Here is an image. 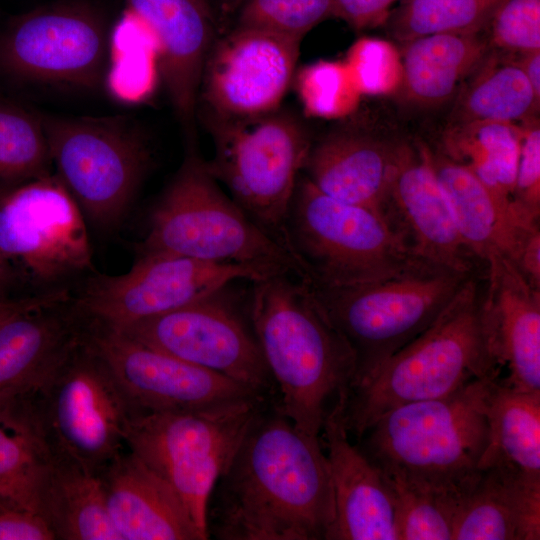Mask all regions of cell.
I'll return each instance as SVG.
<instances>
[{"label":"cell","mask_w":540,"mask_h":540,"mask_svg":"<svg viewBox=\"0 0 540 540\" xmlns=\"http://www.w3.org/2000/svg\"><path fill=\"white\" fill-rule=\"evenodd\" d=\"M333 521L321 438L298 430L277 407L267 408L212 490L208 534L220 540H327Z\"/></svg>","instance_id":"6da1fadb"},{"label":"cell","mask_w":540,"mask_h":540,"mask_svg":"<svg viewBox=\"0 0 540 540\" xmlns=\"http://www.w3.org/2000/svg\"><path fill=\"white\" fill-rule=\"evenodd\" d=\"M253 283L249 318L279 390L276 407L298 430L320 437L327 414L353 381L354 351L307 281L281 273Z\"/></svg>","instance_id":"7a4b0ae2"},{"label":"cell","mask_w":540,"mask_h":540,"mask_svg":"<svg viewBox=\"0 0 540 540\" xmlns=\"http://www.w3.org/2000/svg\"><path fill=\"white\" fill-rule=\"evenodd\" d=\"M472 275L418 336L348 390L344 424L358 440L388 410L436 399L484 377L500 375Z\"/></svg>","instance_id":"3957f363"},{"label":"cell","mask_w":540,"mask_h":540,"mask_svg":"<svg viewBox=\"0 0 540 540\" xmlns=\"http://www.w3.org/2000/svg\"><path fill=\"white\" fill-rule=\"evenodd\" d=\"M498 378L484 377L444 397L392 408L357 446L379 469L464 497L479 473L488 439L487 400Z\"/></svg>","instance_id":"277c9868"},{"label":"cell","mask_w":540,"mask_h":540,"mask_svg":"<svg viewBox=\"0 0 540 540\" xmlns=\"http://www.w3.org/2000/svg\"><path fill=\"white\" fill-rule=\"evenodd\" d=\"M139 255H173L265 267L302 278L294 258L220 188L196 147L154 205Z\"/></svg>","instance_id":"5b68a950"},{"label":"cell","mask_w":540,"mask_h":540,"mask_svg":"<svg viewBox=\"0 0 540 540\" xmlns=\"http://www.w3.org/2000/svg\"><path fill=\"white\" fill-rule=\"evenodd\" d=\"M267 398L194 410L138 412L128 423L126 448L173 489L206 539L212 490L267 409Z\"/></svg>","instance_id":"8992f818"},{"label":"cell","mask_w":540,"mask_h":540,"mask_svg":"<svg viewBox=\"0 0 540 540\" xmlns=\"http://www.w3.org/2000/svg\"><path fill=\"white\" fill-rule=\"evenodd\" d=\"M206 116L213 142V156L206 161L209 172L289 253L287 215L313 144L306 126L281 107L247 117Z\"/></svg>","instance_id":"52a82bcc"},{"label":"cell","mask_w":540,"mask_h":540,"mask_svg":"<svg viewBox=\"0 0 540 540\" xmlns=\"http://www.w3.org/2000/svg\"><path fill=\"white\" fill-rule=\"evenodd\" d=\"M473 274L416 262L394 276L343 287L311 286L356 358L353 386L423 332Z\"/></svg>","instance_id":"ba28073f"},{"label":"cell","mask_w":540,"mask_h":540,"mask_svg":"<svg viewBox=\"0 0 540 540\" xmlns=\"http://www.w3.org/2000/svg\"><path fill=\"white\" fill-rule=\"evenodd\" d=\"M287 246L302 279L343 287L385 279L416 262L380 214L340 201L299 176L286 220Z\"/></svg>","instance_id":"9c48e42d"},{"label":"cell","mask_w":540,"mask_h":540,"mask_svg":"<svg viewBox=\"0 0 540 540\" xmlns=\"http://www.w3.org/2000/svg\"><path fill=\"white\" fill-rule=\"evenodd\" d=\"M12 402L52 456L100 474L126 449L134 410L85 336L37 390Z\"/></svg>","instance_id":"30bf717a"},{"label":"cell","mask_w":540,"mask_h":540,"mask_svg":"<svg viewBox=\"0 0 540 540\" xmlns=\"http://www.w3.org/2000/svg\"><path fill=\"white\" fill-rule=\"evenodd\" d=\"M57 176L83 213L100 227L128 211L147 172L148 143L123 116H40Z\"/></svg>","instance_id":"8fae6325"},{"label":"cell","mask_w":540,"mask_h":540,"mask_svg":"<svg viewBox=\"0 0 540 540\" xmlns=\"http://www.w3.org/2000/svg\"><path fill=\"white\" fill-rule=\"evenodd\" d=\"M280 274L265 267L173 255H139L125 273L94 276L72 305L87 321L122 330L228 286Z\"/></svg>","instance_id":"7c38bea8"},{"label":"cell","mask_w":540,"mask_h":540,"mask_svg":"<svg viewBox=\"0 0 540 540\" xmlns=\"http://www.w3.org/2000/svg\"><path fill=\"white\" fill-rule=\"evenodd\" d=\"M0 251L40 284L93 270L83 212L57 175L0 193Z\"/></svg>","instance_id":"4fadbf2b"},{"label":"cell","mask_w":540,"mask_h":540,"mask_svg":"<svg viewBox=\"0 0 540 540\" xmlns=\"http://www.w3.org/2000/svg\"><path fill=\"white\" fill-rule=\"evenodd\" d=\"M226 288L120 331L268 396L275 383L254 334Z\"/></svg>","instance_id":"5bb4252c"},{"label":"cell","mask_w":540,"mask_h":540,"mask_svg":"<svg viewBox=\"0 0 540 540\" xmlns=\"http://www.w3.org/2000/svg\"><path fill=\"white\" fill-rule=\"evenodd\" d=\"M85 340L134 413L194 410L264 396L95 322L86 320Z\"/></svg>","instance_id":"9a60e30c"},{"label":"cell","mask_w":540,"mask_h":540,"mask_svg":"<svg viewBox=\"0 0 540 540\" xmlns=\"http://www.w3.org/2000/svg\"><path fill=\"white\" fill-rule=\"evenodd\" d=\"M108 44L109 36L94 12L75 4H55L13 22L0 42V60L25 80L93 88L103 77Z\"/></svg>","instance_id":"2e32d148"},{"label":"cell","mask_w":540,"mask_h":540,"mask_svg":"<svg viewBox=\"0 0 540 540\" xmlns=\"http://www.w3.org/2000/svg\"><path fill=\"white\" fill-rule=\"evenodd\" d=\"M301 40L232 26L212 45L201 74L198 105L206 114L247 117L281 107L293 85Z\"/></svg>","instance_id":"e0dca14e"},{"label":"cell","mask_w":540,"mask_h":540,"mask_svg":"<svg viewBox=\"0 0 540 540\" xmlns=\"http://www.w3.org/2000/svg\"><path fill=\"white\" fill-rule=\"evenodd\" d=\"M378 213L411 258L474 273L425 144L405 141Z\"/></svg>","instance_id":"ac0fdd59"},{"label":"cell","mask_w":540,"mask_h":540,"mask_svg":"<svg viewBox=\"0 0 540 540\" xmlns=\"http://www.w3.org/2000/svg\"><path fill=\"white\" fill-rule=\"evenodd\" d=\"M69 301L60 289L0 324V409L37 390L83 341L86 321Z\"/></svg>","instance_id":"d6986e66"},{"label":"cell","mask_w":540,"mask_h":540,"mask_svg":"<svg viewBox=\"0 0 540 540\" xmlns=\"http://www.w3.org/2000/svg\"><path fill=\"white\" fill-rule=\"evenodd\" d=\"M347 395L329 411L320 434L334 496L327 540H397L389 487L379 468L351 443L345 428Z\"/></svg>","instance_id":"ffe728a7"},{"label":"cell","mask_w":540,"mask_h":540,"mask_svg":"<svg viewBox=\"0 0 540 540\" xmlns=\"http://www.w3.org/2000/svg\"><path fill=\"white\" fill-rule=\"evenodd\" d=\"M154 33L160 74L187 139H195L198 94L206 57L221 30L207 0H128Z\"/></svg>","instance_id":"44dd1931"},{"label":"cell","mask_w":540,"mask_h":540,"mask_svg":"<svg viewBox=\"0 0 540 540\" xmlns=\"http://www.w3.org/2000/svg\"><path fill=\"white\" fill-rule=\"evenodd\" d=\"M482 310L493 355L511 387L540 392V290L511 260L495 252L485 261Z\"/></svg>","instance_id":"7402d4cb"},{"label":"cell","mask_w":540,"mask_h":540,"mask_svg":"<svg viewBox=\"0 0 540 540\" xmlns=\"http://www.w3.org/2000/svg\"><path fill=\"white\" fill-rule=\"evenodd\" d=\"M404 144L360 127H343L313 142L303 170L326 195L378 212Z\"/></svg>","instance_id":"603a6c76"},{"label":"cell","mask_w":540,"mask_h":540,"mask_svg":"<svg viewBox=\"0 0 540 540\" xmlns=\"http://www.w3.org/2000/svg\"><path fill=\"white\" fill-rule=\"evenodd\" d=\"M121 540H205L173 489L127 448L99 474Z\"/></svg>","instance_id":"cb8c5ba5"},{"label":"cell","mask_w":540,"mask_h":540,"mask_svg":"<svg viewBox=\"0 0 540 540\" xmlns=\"http://www.w3.org/2000/svg\"><path fill=\"white\" fill-rule=\"evenodd\" d=\"M540 482L495 465L479 469L457 512L452 540H539Z\"/></svg>","instance_id":"d4e9b609"},{"label":"cell","mask_w":540,"mask_h":540,"mask_svg":"<svg viewBox=\"0 0 540 540\" xmlns=\"http://www.w3.org/2000/svg\"><path fill=\"white\" fill-rule=\"evenodd\" d=\"M428 150L460 237L471 255L484 263L495 252L510 258L519 234L527 227L518 226L503 203L469 169Z\"/></svg>","instance_id":"484cf974"},{"label":"cell","mask_w":540,"mask_h":540,"mask_svg":"<svg viewBox=\"0 0 540 540\" xmlns=\"http://www.w3.org/2000/svg\"><path fill=\"white\" fill-rule=\"evenodd\" d=\"M38 514L60 540H121L106 506L102 480L83 466L51 455Z\"/></svg>","instance_id":"4316f807"},{"label":"cell","mask_w":540,"mask_h":540,"mask_svg":"<svg viewBox=\"0 0 540 540\" xmlns=\"http://www.w3.org/2000/svg\"><path fill=\"white\" fill-rule=\"evenodd\" d=\"M406 42L401 85L410 98L423 104L448 100L488 54L479 33L435 34Z\"/></svg>","instance_id":"83f0119b"},{"label":"cell","mask_w":540,"mask_h":540,"mask_svg":"<svg viewBox=\"0 0 540 540\" xmlns=\"http://www.w3.org/2000/svg\"><path fill=\"white\" fill-rule=\"evenodd\" d=\"M487 421L478 468L505 465L540 482V392L521 391L498 378L488 395Z\"/></svg>","instance_id":"f1b7e54d"},{"label":"cell","mask_w":540,"mask_h":540,"mask_svg":"<svg viewBox=\"0 0 540 540\" xmlns=\"http://www.w3.org/2000/svg\"><path fill=\"white\" fill-rule=\"evenodd\" d=\"M520 138L521 126L512 123H459L446 132L440 147L434 151L469 169L495 194L513 218L512 198Z\"/></svg>","instance_id":"f546056e"},{"label":"cell","mask_w":540,"mask_h":540,"mask_svg":"<svg viewBox=\"0 0 540 540\" xmlns=\"http://www.w3.org/2000/svg\"><path fill=\"white\" fill-rule=\"evenodd\" d=\"M51 453L15 406L0 409V508L38 513L43 476Z\"/></svg>","instance_id":"4dcf8cb0"},{"label":"cell","mask_w":540,"mask_h":540,"mask_svg":"<svg viewBox=\"0 0 540 540\" xmlns=\"http://www.w3.org/2000/svg\"><path fill=\"white\" fill-rule=\"evenodd\" d=\"M159 79L157 39L146 22L127 7L109 36L108 91L124 103H140L151 97Z\"/></svg>","instance_id":"1f68e13d"},{"label":"cell","mask_w":540,"mask_h":540,"mask_svg":"<svg viewBox=\"0 0 540 540\" xmlns=\"http://www.w3.org/2000/svg\"><path fill=\"white\" fill-rule=\"evenodd\" d=\"M539 100L518 62L487 63L462 94L460 123H524Z\"/></svg>","instance_id":"d6a6232c"},{"label":"cell","mask_w":540,"mask_h":540,"mask_svg":"<svg viewBox=\"0 0 540 540\" xmlns=\"http://www.w3.org/2000/svg\"><path fill=\"white\" fill-rule=\"evenodd\" d=\"M379 470L393 498L397 540H452L462 496Z\"/></svg>","instance_id":"836d02e7"},{"label":"cell","mask_w":540,"mask_h":540,"mask_svg":"<svg viewBox=\"0 0 540 540\" xmlns=\"http://www.w3.org/2000/svg\"><path fill=\"white\" fill-rule=\"evenodd\" d=\"M499 1L406 0L387 19L394 34L405 41L435 34H474L486 28Z\"/></svg>","instance_id":"e575fe53"},{"label":"cell","mask_w":540,"mask_h":540,"mask_svg":"<svg viewBox=\"0 0 540 540\" xmlns=\"http://www.w3.org/2000/svg\"><path fill=\"white\" fill-rule=\"evenodd\" d=\"M51 162L40 116L0 102V179L48 174Z\"/></svg>","instance_id":"d590c367"},{"label":"cell","mask_w":540,"mask_h":540,"mask_svg":"<svg viewBox=\"0 0 540 540\" xmlns=\"http://www.w3.org/2000/svg\"><path fill=\"white\" fill-rule=\"evenodd\" d=\"M293 85L311 117L333 119L352 113L358 105V91L350 71L341 61L320 60L295 73Z\"/></svg>","instance_id":"8d00e7d4"},{"label":"cell","mask_w":540,"mask_h":540,"mask_svg":"<svg viewBox=\"0 0 540 540\" xmlns=\"http://www.w3.org/2000/svg\"><path fill=\"white\" fill-rule=\"evenodd\" d=\"M332 12L333 0H244L232 26L262 29L302 41L316 25L332 17Z\"/></svg>","instance_id":"74e56055"},{"label":"cell","mask_w":540,"mask_h":540,"mask_svg":"<svg viewBox=\"0 0 540 540\" xmlns=\"http://www.w3.org/2000/svg\"><path fill=\"white\" fill-rule=\"evenodd\" d=\"M344 62L361 95L385 94L401 86V58L387 41L359 39L349 49Z\"/></svg>","instance_id":"f35d334b"},{"label":"cell","mask_w":540,"mask_h":540,"mask_svg":"<svg viewBox=\"0 0 540 540\" xmlns=\"http://www.w3.org/2000/svg\"><path fill=\"white\" fill-rule=\"evenodd\" d=\"M486 28L502 50L521 55L540 50V0H500Z\"/></svg>","instance_id":"ab89813d"},{"label":"cell","mask_w":540,"mask_h":540,"mask_svg":"<svg viewBox=\"0 0 540 540\" xmlns=\"http://www.w3.org/2000/svg\"><path fill=\"white\" fill-rule=\"evenodd\" d=\"M523 124L512 214L519 226L528 227L539 224L540 217V127L535 118Z\"/></svg>","instance_id":"60d3db41"},{"label":"cell","mask_w":540,"mask_h":540,"mask_svg":"<svg viewBox=\"0 0 540 540\" xmlns=\"http://www.w3.org/2000/svg\"><path fill=\"white\" fill-rule=\"evenodd\" d=\"M0 540H56V538L38 513L0 508Z\"/></svg>","instance_id":"b9f144b4"},{"label":"cell","mask_w":540,"mask_h":540,"mask_svg":"<svg viewBox=\"0 0 540 540\" xmlns=\"http://www.w3.org/2000/svg\"><path fill=\"white\" fill-rule=\"evenodd\" d=\"M396 0H333L332 17L361 30L382 23Z\"/></svg>","instance_id":"7bdbcfd3"},{"label":"cell","mask_w":540,"mask_h":540,"mask_svg":"<svg viewBox=\"0 0 540 540\" xmlns=\"http://www.w3.org/2000/svg\"><path fill=\"white\" fill-rule=\"evenodd\" d=\"M509 259L527 282L540 290L539 224L527 227L520 233Z\"/></svg>","instance_id":"ee69618b"},{"label":"cell","mask_w":540,"mask_h":540,"mask_svg":"<svg viewBox=\"0 0 540 540\" xmlns=\"http://www.w3.org/2000/svg\"><path fill=\"white\" fill-rule=\"evenodd\" d=\"M518 64L531 84L535 95L540 99V50L521 55Z\"/></svg>","instance_id":"f6af8a7d"},{"label":"cell","mask_w":540,"mask_h":540,"mask_svg":"<svg viewBox=\"0 0 540 540\" xmlns=\"http://www.w3.org/2000/svg\"><path fill=\"white\" fill-rule=\"evenodd\" d=\"M54 295V292L45 293L38 296L28 297L17 301H6L0 303V324L12 314L49 299Z\"/></svg>","instance_id":"bcb514c9"},{"label":"cell","mask_w":540,"mask_h":540,"mask_svg":"<svg viewBox=\"0 0 540 540\" xmlns=\"http://www.w3.org/2000/svg\"><path fill=\"white\" fill-rule=\"evenodd\" d=\"M13 266L0 251V303L6 302L5 293L13 280Z\"/></svg>","instance_id":"7dc6e473"},{"label":"cell","mask_w":540,"mask_h":540,"mask_svg":"<svg viewBox=\"0 0 540 540\" xmlns=\"http://www.w3.org/2000/svg\"><path fill=\"white\" fill-rule=\"evenodd\" d=\"M2 192V190L0 189V193Z\"/></svg>","instance_id":"c3c4849f"}]
</instances>
